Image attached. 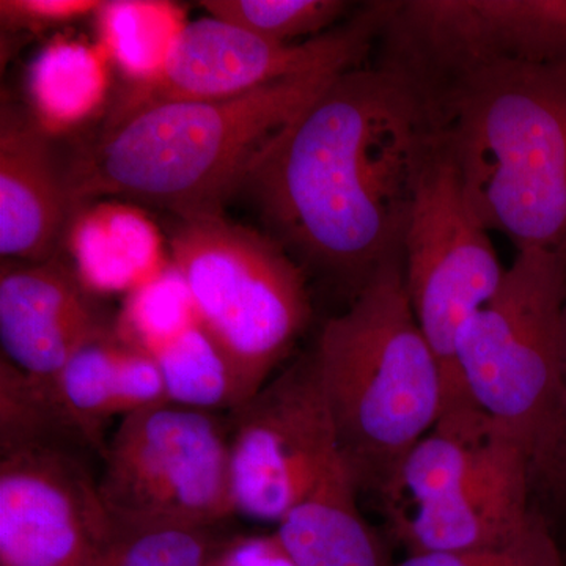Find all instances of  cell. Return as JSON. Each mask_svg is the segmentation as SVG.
I'll return each instance as SVG.
<instances>
[{
	"label": "cell",
	"instance_id": "obj_24",
	"mask_svg": "<svg viewBox=\"0 0 566 566\" xmlns=\"http://www.w3.org/2000/svg\"><path fill=\"white\" fill-rule=\"evenodd\" d=\"M199 6L216 20L279 43L316 39L348 9L340 0H203Z\"/></svg>",
	"mask_w": 566,
	"mask_h": 566
},
{
	"label": "cell",
	"instance_id": "obj_10",
	"mask_svg": "<svg viewBox=\"0 0 566 566\" xmlns=\"http://www.w3.org/2000/svg\"><path fill=\"white\" fill-rule=\"evenodd\" d=\"M394 7L395 0L368 3L348 24L303 43L263 39L212 17L189 22L163 73L148 84L128 85L111 114L237 98L274 82L357 69Z\"/></svg>",
	"mask_w": 566,
	"mask_h": 566
},
{
	"label": "cell",
	"instance_id": "obj_14",
	"mask_svg": "<svg viewBox=\"0 0 566 566\" xmlns=\"http://www.w3.org/2000/svg\"><path fill=\"white\" fill-rule=\"evenodd\" d=\"M534 475L527 457L392 515L394 531L409 554L474 553L520 542L539 517L528 510Z\"/></svg>",
	"mask_w": 566,
	"mask_h": 566
},
{
	"label": "cell",
	"instance_id": "obj_15",
	"mask_svg": "<svg viewBox=\"0 0 566 566\" xmlns=\"http://www.w3.org/2000/svg\"><path fill=\"white\" fill-rule=\"evenodd\" d=\"M65 174L50 136L31 114L3 104L0 114V255L2 262H51L69 223Z\"/></svg>",
	"mask_w": 566,
	"mask_h": 566
},
{
	"label": "cell",
	"instance_id": "obj_12",
	"mask_svg": "<svg viewBox=\"0 0 566 566\" xmlns=\"http://www.w3.org/2000/svg\"><path fill=\"white\" fill-rule=\"evenodd\" d=\"M114 517L81 449L0 457V566H99Z\"/></svg>",
	"mask_w": 566,
	"mask_h": 566
},
{
	"label": "cell",
	"instance_id": "obj_26",
	"mask_svg": "<svg viewBox=\"0 0 566 566\" xmlns=\"http://www.w3.org/2000/svg\"><path fill=\"white\" fill-rule=\"evenodd\" d=\"M394 566H565L553 536L539 521L513 545L474 553L409 554Z\"/></svg>",
	"mask_w": 566,
	"mask_h": 566
},
{
	"label": "cell",
	"instance_id": "obj_27",
	"mask_svg": "<svg viewBox=\"0 0 566 566\" xmlns=\"http://www.w3.org/2000/svg\"><path fill=\"white\" fill-rule=\"evenodd\" d=\"M102 7L98 0H2L0 20L3 31L36 33L98 13Z\"/></svg>",
	"mask_w": 566,
	"mask_h": 566
},
{
	"label": "cell",
	"instance_id": "obj_17",
	"mask_svg": "<svg viewBox=\"0 0 566 566\" xmlns=\"http://www.w3.org/2000/svg\"><path fill=\"white\" fill-rule=\"evenodd\" d=\"M70 227V253L87 292L129 294L167 266L161 234L133 205L99 202L81 207Z\"/></svg>",
	"mask_w": 566,
	"mask_h": 566
},
{
	"label": "cell",
	"instance_id": "obj_29",
	"mask_svg": "<svg viewBox=\"0 0 566 566\" xmlns=\"http://www.w3.org/2000/svg\"><path fill=\"white\" fill-rule=\"evenodd\" d=\"M562 323H564V371H562L560 401H558L553 439H551L549 450H547L545 463H543L539 474L554 476L560 482H566V293L564 322Z\"/></svg>",
	"mask_w": 566,
	"mask_h": 566
},
{
	"label": "cell",
	"instance_id": "obj_16",
	"mask_svg": "<svg viewBox=\"0 0 566 566\" xmlns=\"http://www.w3.org/2000/svg\"><path fill=\"white\" fill-rule=\"evenodd\" d=\"M50 386L73 430L99 457L106 450L104 428L111 420L169 403L155 359L111 326L82 346Z\"/></svg>",
	"mask_w": 566,
	"mask_h": 566
},
{
	"label": "cell",
	"instance_id": "obj_18",
	"mask_svg": "<svg viewBox=\"0 0 566 566\" xmlns=\"http://www.w3.org/2000/svg\"><path fill=\"white\" fill-rule=\"evenodd\" d=\"M344 458L275 526L296 566H394L360 515Z\"/></svg>",
	"mask_w": 566,
	"mask_h": 566
},
{
	"label": "cell",
	"instance_id": "obj_3",
	"mask_svg": "<svg viewBox=\"0 0 566 566\" xmlns=\"http://www.w3.org/2000/svg\"><path fill=\"white\" fill-rule=\"evenodd\" d=\"M427 104L479 221L566 260V61L497 63Z\"/></svg>",
	"mask_w": 566,
	"mask_h": 566
},
{
	"label": "cell",
	"instance_id": "obj_13",
	"mask_svg": "<svg viewBox=\"0 0 566 566\" xmlns=\"http://www.w3.org/2000/svg\"><path fill=\"white\" fill-rule=\"evenodd\" d=\"M107 327L76 274L61 264L2 262L0 342L14 367L50 381Z\"/></svg>",
	"mask_w": 566,
	"mask_h": 566
},
{
	"label": "cell",
	"instance_id": "obj_2",
	"mask_svg": "<svg viewBox=\"0 0 566 566\" xmlns=\"http://www.w3.org/2000/svg\"><path fill=\"white\" fill-rule=\"evenodd\" d=\"M338 74L274 82L237 98L109 114L65 172L71 208L111 197L164 208L177 219L221 216L264 145Z\"/></svg>",
	"mask_w": 566,
	"mask_h": 566
},
{
	"label": "cell",
	"instance_id": "obj_1",
	"mask_svg": "<svg viewBox=\"0 0 566 566\" xmlns=\"http://www.w3.org/2000/svg\"><path fill=\"white\" fill-rule=\"evenodd\" d=\"M438 144L427 102L382 65L345 71L264 145L243 188L300 264L352 286L403 259Z\"/></svg>",
	"mask_w": 566,
	"mask_h": 566
},
{
	"label": "cell",
	"instance_id": "obj_22",
	"mask_svg": "<svg viewBox=\"0 0 566 566\" xmlns=\"http://www.w3.org/2000/svg\"><path fill=\"white\" fill-rule=\"evenodd\" d=\"M88 449L63 416L48 379L0 359V453L28 447Z\"/></svg>",
	"mask_w": 566,
	"mask_h": 566
},
{
	"label": "cell",
	"instance_id": "obj_25",
	"mask_svg": "<svg viewBox=\"0 0 566 566\" xmlns=\"http://www.w3.org/2000/svg\"><path fill=\"white\" fill-rule=\"evenodd\" d=\"M214 545L210 527L114 520L99 566H207Z\"/></svg>",
	"mask_w": 566,
	"mask_h": 566
},
{
	"label": "cell",
	"instance_id": "obj_9",
	"mask_svg": "<svg viewBox=\"0 0 566 566\" xmlns=\"http://www.w3.org/2000/svg\"><path fill=\"white\" fill-rule=\"evenodd\" d=\"M379 65L424 99L506 62L566 61V0H395Z\"/></svg>",
	"mask_w": 566,
	"mask_h": 566
},
{
	"label": "cell",
	"instance_id": "obj_21",
	"mask_svg": "<svg viewBox=\"0 0 566 566\" xmlns=\"http://www.w3.org/2000/svg\"><path fill=\"white\" fill-rule=\"evenodd\" d=\"M151 357L161 371L169 403L208 412H232L241 405L237 379L200 323Z\"/></svg>",
	"mask_w": 566,
	"mask_h": 566
},
{
	"label": "cell",
	"instance_id": "obj_20",
	"mask_svg": "<svg viewBox=\"0 0 566 566\" xmlns=\"http://www.w3.org/2000/svg\"><path fill=\"white\" fill-rule=\"evenodd\" d=\"M96 18L99 48L129 81L128 85L156 80L189 24L180 6L163 0L103 2Z\"/></svg>",
	"mask_w": 566,
	"mask_h": 566
},
{
	"label": "cell",
	"instance_id": "obj_23",
	"mask_svg": "<svg viewBox=\"0 0 566 566\" xmlns=\"http://www.w3.org/2000/svg\"><path fill=\"white\" fill-rule=\"evenodd\" d=\"M199 323L188 283L172 262L126 294L115 331L142 352L158 353Z\"/></svg>",
	"mask_w": 566,
	"mask_h": 566
},
{
	"label": "cell",
	"instance_id": "obj_5",
	"mask_svg": "<svg viewBox=\"0 0 566 566\" xmlns=\"http://www.w3.org/2000/svg\"><path fill=\"white\" fill-rule=\"evenodd\" d=\"M170 251L243 405L270 381L311 319L303 268L271 234L222 214L178 219Z\"/></svg>",
	"mask_w": 566,
	"mask_h": 566
},
{
	"label": "cell",
	"instance_id": "obj_6",
	"mask_svg": "<svg viewBox=\"0 0 566 566\" xmlns=\"http://www.w3.org/2000/svg\"><path fill=\"white\" fill-rule=\"evenodd\" d=\"M566 260L517 251L493 300L464 324L457 365L474 403L545 463L564 371Z\"/></svg>",
	"mask_w": 566,
	"mask_h": 566
},
{
	"label": "cell",
	"instance_id": "obj_28",
	"mask_svg": "<svg viewBox=\"0 0 566 566\" xmlns=\"http://www.w3.org/2000/svg\"><path fill=\"white\" fill-rule=\"evenodd\" d=\"M207 566H296L275 534L240 535L216 542Z\"/></svg>",
	"mask_w": 566,
	"mask_h": 566
},
{
	"label": "cell",
	"instance_id": "obj_7",
	"mask_svg": "<svg viewBox=\"0 0 566 566\" xmlns=\"http://www.w3.org/2000/svg\"><path fill=\"white\" fill-rule=\"evenodd\" d=\"M505 273L490 230L471 210L438 137L409 216L403 274L417 324L441 367L439 419L480 409L458 370L457 340L464 324L493 300Z\"/></svg>",
	"mask_w": 566,
	"mask_h": 566
},
{
	"label": "cell",
	"instance_id": "obj_4",
	"mask_svg": "<svg viewBox=\"0 0 566 566\" xmlns=\"http://www.w3.org/2000/svg\"><path fill=\"white\" fill-rule=\"evenodd\" d=\"M342 458L357 490L385 493L442 411V374L406 293L403 259L385 264L314 352Z\"/></svg>",
	"mask_w": 566,
	"mask_h": 566
},
{
	"label": "cell",
	"instance_id": "obj_8",
	"mask_svg": "<svg viewBox=\"0 0 566 566\" xmlns=\"http://www.w3.org/2000/svg\"><path fill=\"white\" fill-rule=\"evenodd\" d=\"M99 493L118 523L212 527L234 515L229 424L164 403L134 412L107 439Z\"/></svg>",
	"mask_w": 566,
	"mask_h": 566
},
{
	"label": "cell",
	"instance_id": "obj_11",
	"mask_svg": "<svg viewBox=\"0 0 566 566\" xmlns=\"http://www.w3.org/2000/svg\"><path fill=\"white\" fill-rule=\"evenodd\" d=\"M230 415L234 515L277 526L342 458L314 354L283 368Z\"/></svg>",
	"mask_w": 566,
	"mask_h": 566
},
{
	"label": "cell",
	"instance_id": "obj_19",
	"mask_svg": "<svg viewBox=\"0 0 566 566\" xmlns=\"http://www.w3.org/2000/svg\"><path fill=\"white\" fill-rule=\"evenodd\" d=\"M107 62L102 48L74 40H54L33 59L31 115L48 136L76 128L102 107L109 88Z\"/></svg>",
	"mask_w": 566,
	"mask_h": 566
}]
</instances>
